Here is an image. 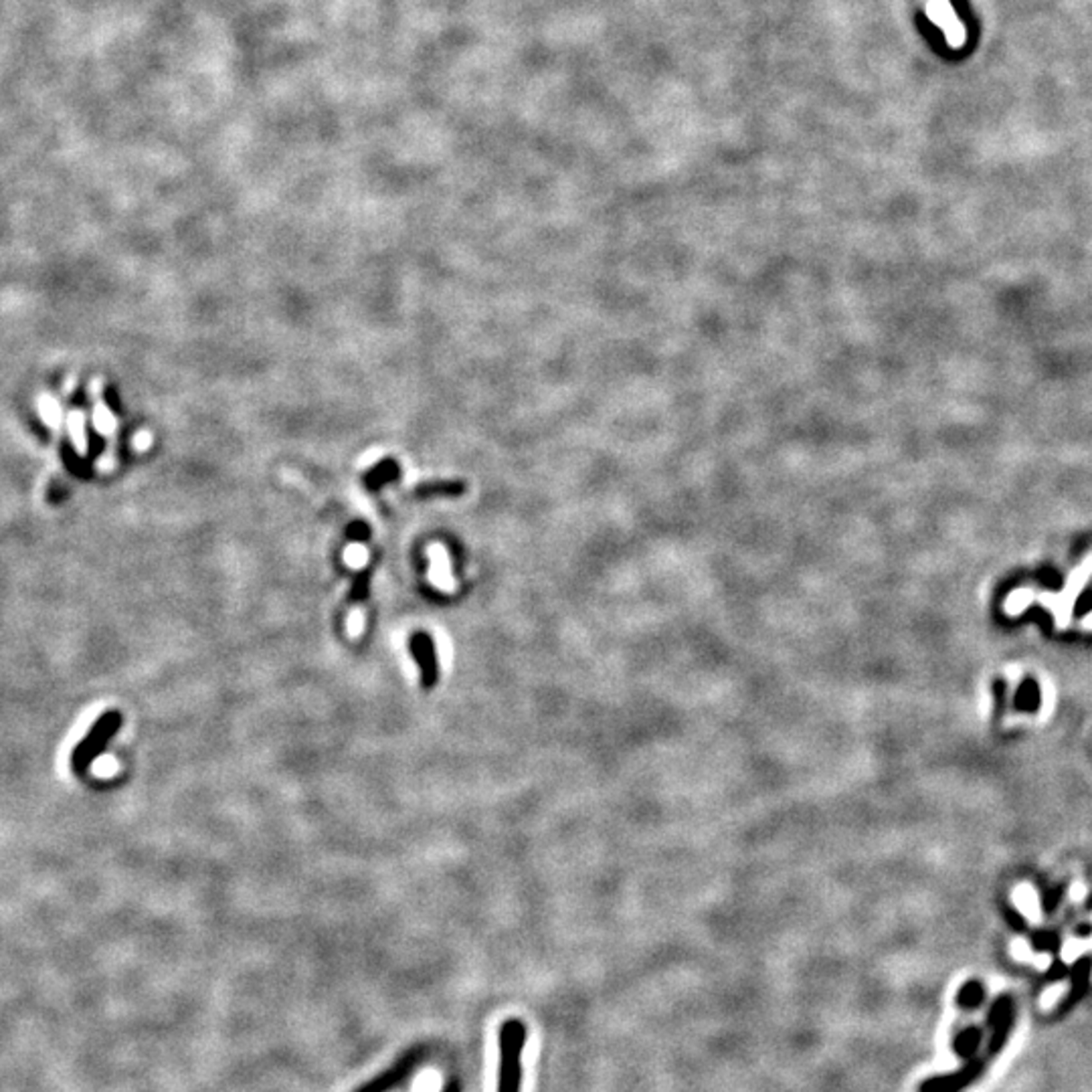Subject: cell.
I'll list each match as a JSON object with an SVG mask.
<instances>
[{
    "instance_id": "6da1fadb",
    "label": "cell",
    "mask_w": 1092,
    "mask_h": 1092,
    "mask_svg": "<svg viewBox=\"0 0 1092 1092\" xmlns=\"http://www.w3.org/2000/svg\"><path fill=\"white\" fill-rule=\"evenodd\" d=\"M528 1031L522 1020L510 1018L500 1026L498 1092H522V1054Z\"/></svg>"
},
{
    "instance_id": "7a4b0ae2",
    "label": "cell",
    "mask_w": 1092,
    "mask_h": 1092,
    "mask_svg": "<svg viewBox=\"0 0 1092 1092\" xmlns=\"http://www.w3.org/2000/svg\"><path fill=\"white\" fill-rule=\"evenodd\" d=\"M122 722H124L122 712L114 708V711H106L96 722L91 724L88 735H85L71 750L70 763H71V771L75 775L88 773L91 763L96 761L101 753H104L108 742L118 735L119 729H122Z\"/></svg>"
},
{
    "instance_id": "3957f363",
    "label": "cell",
    "mask_w": 1092,
    "mask_h": 1092,
    "mask_svg": "<svg viewBox=\"0 0 1092 1092\" xmlns=\"http://www.w3.org/2000/svg\"><path fill=\"white\" fill-rule=\"evenodd\" d=\"M1090 577H1092V552L1085 560H1080L1078 567H1074V570L1068 575V581H1066L1060 593H1046V591L1036 593L1034 603L1044 605V607L1052 613L1054 626L1058 629H1066L1072 621L1074 605H1077L1078 595L1082 593V588L1087 587Z\"/></svg>"
},
{
    "instance_id": "277c9868",
    "label": "cell",
    "mask_w": 1092,
    "mask_h": 1092,
    "mask_svg": "<svg viewBox=\"0 0 1092 1092\" xmlns=\"http://www.w3.org/2000/svg\"><path fill=\"white\" fill-rule=\"evenodd\" d=\"M987 1056H975L967 1060V1064L959 1068L957 1072H949V1074H938V1077H931L923 1080L918 1085V1092H963L965 1088H969L977 1078L984 1077L985 1066H987Z\"/></svg>"
},
{
    "instance_id": "5b68a950",
    "label": "cell",
    "mask_w": 1092,
    "mask_h": 1092,
    "mask_svg": "<svg viewBox=\"0 0 1092 1092\" xmlns=\"http://www.w3.org/2000/svg\"><path fill=\"white\" fill-rule=\"evenodd\" d=\"M411 654H413L417 665H419L423 688L431 690L435 684H438V678H439L438 654H435V645L431 642V637L425 634H415L411 637Z\"/></svg>"
},
{
    "instance_id": "8992f818",
    "label": "cell",
    "mask_w": 1092,
    "mask_h": 1092,
    "mask_svg": "<svg viewBox=\"0 0 1092 1092\" xmlns=\"http://www.w3.org/2000/svg\"><path fill=\"white\" fill-rule=\"evenodd\" d=\"M1012 900L1015 904V908H1018L1023 918L1030 920L1031 925H1038L1040 920H1042V907H1040V897L1036 889L1028 882L1018 884L1013 889Z\"/></svg>"
},
{
    "instance_id": "52a82bcc",
    "label": "cell",
    "mask_w": 1092,
    "mask_h": 1092,
    "mask_svg": "<svg viewBox=\"0 0 1092 1092\" xmlns=\"http://www.w3.org/2000/svg\"><path fill=\"white\" fill-rule=\"evenodd\" d=\"M981 1042H984V1030L975 1026L965 1028L953 1038V1052L967 1062L977 1056Z\"/></svg>"
},
{
    "instance_id": "ba28073f",
    "label": "cell",
    "mask_w": 1092,
    "mask_h": 1092,
    "mask_svg": "<svg viewBox=\"0 0 1092 1092\" xmlns=\"http://www.w3.org/2000/svg\"><path fill=\"white\" fill-rule=\"evenodd\" d=\"M65 421H67V431H70V438L73 441L75 449H78V454L81 457L88 456L89 439H88V429H85V413L80 411V409H73V411L67 413Z\"/></svg>"
},
{
    "instance_id": "9c48e42d",
    "label": "cell",
    "mask_w": 1092,
    "mask_h": 1092,
    "mask_svg": "<svg viewBox=\"0 0 1092 1092\" xmlns=\"http://www.w3.org/2000/svg\"><path fill=\"white\" fill-rule=\"evenodd\" d=\"M37 409H39L41 419L45 421L49 429H53V431L61 429L65 415H63L61 405H59V400L53 395H49V392H41V395L37 397Z\"/></svg>"
},
{
    "instance_id": "30bf717a",
    "label": "cell",
    "mask_w": 1092,
    "mask_h": 1092,
    "mask_svg": "<svg viewBox=\"0 0 1092 1092\" xmlns=\"http://www.w3.org/2000/svg\"><path fill=\"white\" fill-rule=\"evenodd\" d=\"M984 1002H985V987H984V984H979V981H967V984L957 992V997H955V1003H957L959 1008L965 1012H974V1010L981 1008V1003Z\"/></svg>"
},
{
    "instance_id": "8fae6325",
    "label": "cell",
    "mask_w": 1092,
    "mask_h": 1092,
    "mask_svg": "<svg viewBox=\"0 0 1092 1092\" xmlns=\"http://www.w3.org/2000/svg\"><path fill=\"white\" fill-rule=\"evenodd\" d=\"M91 421H93V428H96V431H99L104 438H112L118 429V419L101 399H96Z\"/></svg>"
},
{
    "instance_id": "7c38bea8",
    "label": "cell",
    "mask_w": 1092,
    "mask_h": 1092,
    "mask_svg": "<svg viewBox=\"0 0 1092 1092\" xmlns=\"http://www.w3.org/2000/svg\"><path fill=\"white\" fill-rule=\"evenodd\" d=\"M1036 599V591L1034 588H1015L1008 595V599H1005V611H1008V616L1015 617L1020 616V613L1026 611L1031 603Z\"/></svg>"
},
{
    "instance_id": "4fadbf2b",
    "label": "cell",
    "mask_w": 1092,
    "mask_h": 1092,
    "mask_svg": "<svg viewBox=\"0 0 1092 1092\" xmlns=\"http://www.w3.org/2000/svg\"><path fill=\"white\" fill-rule=\"evenodd\" d=\"M431 560H433V581L435 585H439L443 588L451 587V579L446 570V552L439 546H433L431 549Z\"/></svg>"
},
{
    "instance_id": "5bb4252c",
    "label": "cell",
    "mask_w": 1092,
    "mask_h": 1092,
    "mask_svg": "<svg viewBox=\"0 0 1092 1092\" xmlns=\"http://www.w3.org/2000/svg\"><path fill=\"white\" fill-rule=\"evenodd\" d=\"M1092 946V937L1090 938H1070L1068 943L1064 945L1062 949V961L1064 963H1074L1078 959V955L1082 951H1087Z\"/></svg>"
},
{
    "instance_id": "9a60e30c",
    "label": "cell",
    "mask_w": 1092,
    "mask_h": 1092,
    "mask_svg": "<svg viewBox=\"0 0 1092 1092\" xmlns=\"http://www.w3.org/2000/svg\"><path fill=\"white\" fill-rule=\"evenodd\" d=\"M132 446H134L136 451H146L152 446V433L150 431H144V429L138 431V433L134 435Z\"/></svg>"
},
{
    "instance_id": "2e32d148",
    "label": "cell",
    "mask_w": 1092,
    "mask_h": 1092,
    "mask_svg": "<svg viewBox=\"0 0 1092 1092\" xmlns=\"http://www.w3.org/2000/svg\"><path fill=\"white\" fill-rule=\"evenodd\" d=\"M96 466H98L99 472H104V474L112 472V469L116 467V454H114V451H112V449H108L106 454L98 459V464H96Z\"/></svg>"
},
{
    "instance_id": "e0dca14e",
    "label": "cell",
    "mask_w": 1092,
    "mask_h": 1092,
    "mask_svg": "<svg viewBox=\"0 0 1092 1092\" xmlns=\"http://www.w3.org/2000/svg\"><path fill=\"white\" fill-rule=\"evenodd\" d=\"M1052 704H1054V690L1050 684H1048V682H1044L1042 684V714L1044 716L1050 712Z\"/></svg>"
},
{
    "instance_id": "ac0fdd59",
    "label": "cell",
    "mask_w": 1092,
    "mask_h": 1092,
    "mask_svg": "<svg viewBox=\"0 0 1092 1092\" xmlns=\"http://www.w3.org/2000/svg\"><path fill=\"white\" fill-rule=\"evenodd\" d=\"M443 485H446V484H431V488H419V494H431V492H435V494H443V492L457 494L459 490H462V488H456V485H459V484H447V488H443Z\"/></svg>"
},
{
    "instance_id": "d6986e66",
    "label": "cell",
    "mask_w": 1092,
    "mask_h": 1092,
    "mask_svg": "<svg viewBox=\"0 0 1092 1092\" xmlns=\"http://www.w3.org/2000/svg\"><path fill=\"white\" fill-rule=\"evenodd\" d=\"M1068 897L1072 902H1082L1087 899V886L1082 882H1074L1068 890Z\"/></svg>"
},
{
    "instance_id": "ffe728a7",
    "label": "cell",
    "mask_w": 1092,
    "mask_h": 1092,
    "mask_svg": "<svg viewBox=\"0 0 1092 1092\" xmlns=\"http://www.w3.org/2000/svg\"><path fill=\"white\" fill-rule=\"evenodd\" d=\"M101 387H104V382H101V379L91 381V387H89V397H91L93 400L99 399V395H101Z\"/></svg>"
},
{
    "instance_id": "44dd1931",
    "label": "cell",
    "mask_w": 1092,
    "mask_h": 1092,
    "mask_svg": "<svg viewBox=\"0 0 1092 1092\" xmlns=\"http://www.w3.org/2000/svg\"><path fill=\"white\" fill-rule=\"evenodd\" d=\"M1080 627H1082V629H1088V631H1092V611L1088 613V616L1082 617V621H1080Z\"/></svg>"
}]
</instances>
